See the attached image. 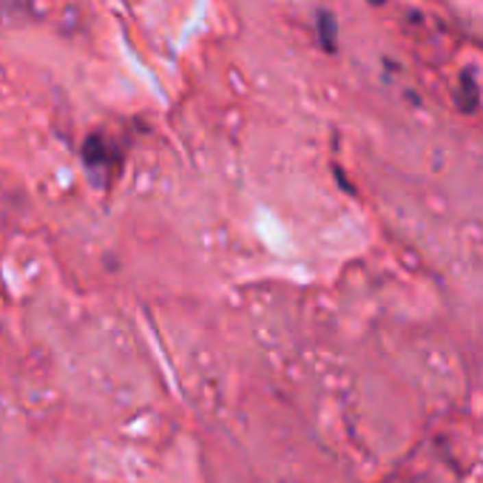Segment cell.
<instances>
[{
  "label": "cell",
  "mask_w": 483,
  "mask_h": 483,
  "mask_svg": "<svg viewBox=\"0 0 483 483\" xmlns=\"http://www.w3.org/2000/svg\"><path fill=\"white\" fill-rule=\"evenodd\" d=\"M83 157H86L88 165H106L114 157V148L100 137V134H94V137H88V143H86Z\"/></svg>",
  "instance_id": "cell-1"
},
{
  "label": "cell",
  "mask_w": 483,
  "mask_h": 483,
  "mask_svg": "<svg viewBox=\"0 0 483 483\" xmlns=\"http://www.w3.org/2000/svg\"><path fill=\"white\" fill-rule=\"evenodd\" d=\"M319 40L327 51H336V43H338V23H336V17L330 12H319Z\"/></svg>",
  "instance_id": "cell-2"
},
{
  "label": "cell",
  "mask_w": 483,
  "mask_h": 483,
  "mask_svg": "<svg viewBox=\"0 0 483 483\" xmlns=\"http://www.w3.org/2000/svg\"><path fill=\"white\" fill-rule=\"evenodd\" d=\"M370 3H373V6H381V3H384V0H370Z\"/></svg>",
  "instance_id": "cell-3"
}]
</instances>
